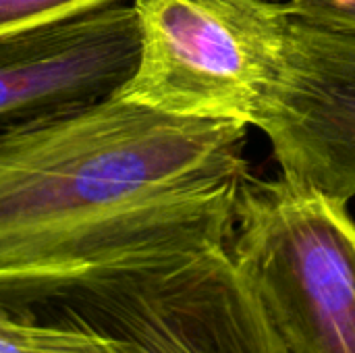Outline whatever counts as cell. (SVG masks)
<instances>
[{"instance_id":"obj_8","label":"cell","mask_w":355,"mask_h":353,"mask_svg":"<svg viewBox=\"0 0 355 353\" xmlns=\"http://www.w3.org/2000/svg\"><path fill=\"white\" fill-rule=\"evenodd\" d=\"M0 353H48L40 325L4 304H0Z\"/></svg>"},{"instance_id":"obj_2","label":"cell","mask_w":355,"mask_h":353,"mask_svg":"<svg viewBox=\"0 0 355 353\" xmlns=\"http://www.w3.org/2000/svg\"><path fill=\"white\" fill-rule=\"evenodd\" d=\"M0 304L46 325L52 353H287L229 241L160 252Z\"/></svg>"},{"instance_id":"obj_3","label":"cell","mask_w":355,"mask_h":353,"mask_svg":"<svg viewBox=\"0 0 355 353\" xmlns=\"http://www.w3.org/2000/svg\"><path fill=\"white\" fill-rule=\"evenodd\" d=\"M231 258L287 353H355V218L347 202L245 173Z\"/></svg>"},{"instance_id":"obj_1","label":"cell","mask_w":355,"mask_h":353,"mask_svg":"<svg viewBox=\"0 0 355 353\" xmlns=\"http://www.w3.org/2000/svg\"><path fill=\"white\" fill-rule=\"evenodd\" d=\"M248 125L116 94L0 129V302L229 241Z\"/></svg>"},{"instance_id":"obj_10","label":"cell","mask_w":355,"mask_h":353,"mask_svg":"<svg viewBox=\"0 0 355 353\" xmlns=\"http://www.w3.org/2000/svg\"><path fill=\"white\" fill-rule=\"evenodd\" d=\"M285 2H289V0H285Z\"/></svg>"},{"instance_id":"obj_5","label":"cell","mask_w":355,"mask_h":353,"mask_svg":"<svg viewBox=\"0 0 355 353\" xmlns=\"http://www.w3.org/2000/svg\"><path fill=\"white\" fill-rule=\"evenodd\" d=\"M281 175L355 198V33L293 17L281 71L256 114Z\"/></svg>"},{"instance_id":"obj_6","label":"cell","mask_w":355,"mask_h":353,"mask_svg":"<svg viewBox=\"0 0 355 353\" xmlns=\"http://www.w3.org/2000/svg\"><path fill=\"white\" fill-rule=\"evenodd\" d=\"M137 56L131 0L0 40V129L114 96Z\"/></svg>"},{"instance_id":"obj_7","label":"cell","mask_w":355,"mask_h":353,"mask_svg":"<svg viewBox=\"0 0 355 353\" xmlns=\"http://www.w3.org/2000/svg\"><path fill=\"white\" fill-rule=\"evenodd\" d=\"M114 0H0V40L58 23Z\"/></svg>"},{"instance_id":"obj_9","label":"cell","mask_w":355,"mask_h":353,"mask_svg":"<svg viewBox=\"0 0 355 353\" xmlns=\"http://www.w3.org/2000/svg\"><path fill=\"white\" fill-rule=\"evenodd\" d=\"M295 19L355 33V0H289Z\"/></svg>"},{"instance_id":"obj_4","label":"cell","mask_w":355,"mask_h":353,"mask_svg":"<svg viewBox=\"0 0 355 353\" xmlns=\"http://www.w3.org/2000/svg\"><path fill=\"white\" fill-rule=\"evenodd\" d=\"M139 56L119 98L154 110L254 125L293 23L285 0H131Z\"/></svg>"}]
</instances>
